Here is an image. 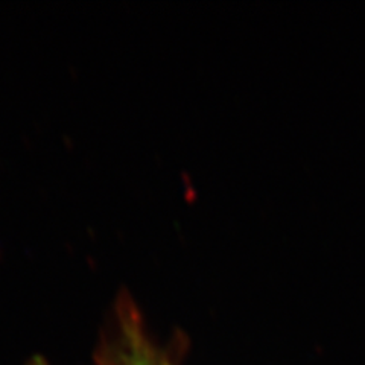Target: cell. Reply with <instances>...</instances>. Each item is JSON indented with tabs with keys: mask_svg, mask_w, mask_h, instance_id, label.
I'll use <instances>...</instances> for the list:
<instances>
[{
	"mask_svg": "<svg viewBox=\"0 0 365 365\" xmlns=\"http://www.w3.org/2000/svg\"><path fill=\"white\" fill-rule=\"evenodd\" d=\"M102 365H168L146 334L134 299L120 291L99 351Z\"/></svg>",
	"mask_w": 365,
	"mask_h": 365,
	"instance_id": "obj_1",
	"label": "cell"
}]
</instances>
